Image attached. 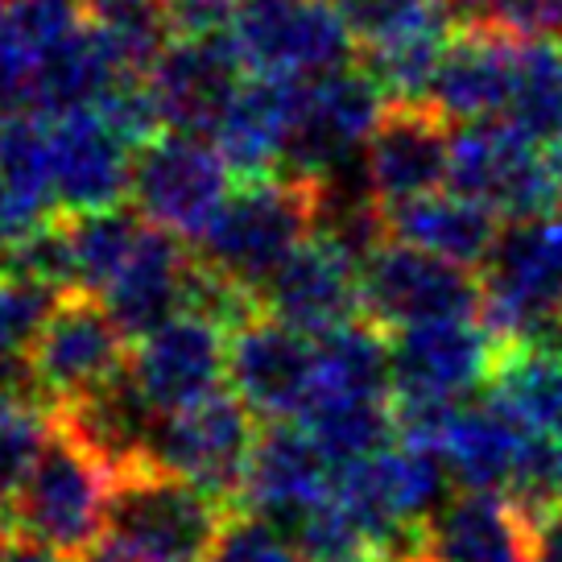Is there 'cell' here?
<instances>
[{"label":"cell","mask_w":562,"mask_h":562,"mask_svg":"<svg viewBox=\"0 0 562 562\" xmlns=\"http://www.w3.org/2000/svg\"><path fill=\"white\" fill-rule=\"evenodd\" d=\"M315 224L318 182L285 175L248 178L215 211L207 232L199 236L194 257L261 299L265 281L278 273L302 240L315 236Z\"/></svg>","instance_id":"1"},{"label":"cell","mask_w":562,"mask_h":562,"mask_svg":"<svg viewBox=\"0 0 562 562\" xmlns=\"http://www.w3.org/2000/svg\"><path fill=\"white\" fill-rule=\"evenodd\" d=\"M112 484L116 475L104 459L50 418V435L13 501V521L37 542L83 559L108 533Z\"/></svg>","instance_id":"2"},{"label":"cell","mask_w":562,"mask_h":562,"mask_svg":"<svg viewBox=\"0 0 562 562\" xmlns=\"http://www.w3.org/2000/svg\"><path fill=\"white\" fill-rule=\"evenodd\" d=\"M232 505L161 468L116 475L108 501V538L140 562H207Z\"/></svg>","instance_id":"3"},{"label":"cell","mask_w":562,"mask_h":562,"mask_svg":"<svg viewBox=\"0 0 562 562\" xmlns=\"http://www.w3.org/2000/svg\"><path fill=\"white\" fill-rule=\"evenodd\" d=\"M480 281V318L501 344H546L562 315V211L509 224Z\"/></svg>","instance_id":"4"},{"label":"cell","mask_w":562,"mask_h":562,"mask_svg":"<svg viewBox=\"0 0 562 562\" xmlns=\"http://www.w3.org/2000/svg\"><path fill=\"white\" fill-rule=\"evenodd\" d=\"M385 112L389 95L360 63L318 75V79H302L281 175L302 178V182L339 178L356 161V154L369 149Z\"/></svg>","instance_id":"5"},{"label":"cell","mask_w":562,"mask_h":562,"mask_svg":"<svg viewBox=\"0 0 562 562\" xmlns=\"http://www.w3.org/2000/svg\"><path fill=\"white\" fill-rule=\"evenodd\" d=\"M248 75L318 79L351 67L360 46L335 0H245L228 25Z\"/></svg>","instance_id":"6"},{"label":"cell","mask_w":562,"mask_h":562,"mask_svg":"<svg viewBox=\"0 0 562 562\" xmlns=\"http://www.w3.org/2000/svg\"><path fill=\"white\" fill-rule=\"evenodd\" d=\"M447 187L484 203L492 215L509 224L559 211L546 145L526 137L509 121H475L451 128Z\"/></svg>","instance_id":"7"},{"label":"cell","mask_w":562,"mask_h":562,"mask_svg":"<svg viewBox=\"0 0 562 562\" xmlns=\"http://www.w3.org/2000/svg\"><path fill=\"white\" fill-rule=\"evenodd\" d=\"M252 422L257 414L232 389H220L215 397L191 409L161 414L154 442H149V468L182 475L211 492L215 501L240 509L252 447L261 435Z\"/></svg>","instance_id":"8"},{"label":"cell","mask_w":562,"mask_h":562,"mask_svg":"<svg viewBox=\"0 0 562 562\" xmlns=\"http://www.w3.org/2000/svg\"><path fill=\"white\" fill-rule=\"evenodd\" d=\"M228 161L215 140L194 133H158L133 158V211L145 224L199 245L215 211L232 194Z\"/></svg>","instance_id":"9"},{"label":"cell","mask_w":562,"mask_h":562,"mask_svg":"<svg viewBox=\"0 0 562 562\" xmlns=\"http://www.w3.org/2000/svg\"><path fill=\"white\" fill-rule=\"evenodd\" d=\"M128 335L116 327L104 302L83 290H70L54 302L46 327L30 348L34 389L46 409L112 385L121 372H128Z\"/></svg>","instance_id":"10"},{"label":"cell","mask_w":562,"mask_h":562,"mask_svg":"<svg viewBox=\"0 0 562 562\" xmlns=\"http://www.w3.org/2000/svg\"><path fill=\"white\" fill-rule=\"evenodd\" d=\"M364 318L402 331L439 318H475L484 311V281L405 240H385L360 269Z\"/></svg>","instance_id":"11"},{"label":"cell","mask_w":562,"mask_h":562,"mask_svg":"<svg viewBox=\"0 0 562 562\" xmlns=\"http://www.w3.org/2000/svg\"><path fill=\"white\" fill-rule=\"evenodd\" d=\"M248 79L236 42L224 34H175L166 50L145 70L149 95L158 104L166 133L211 137V128L228 112L232 95Z\"/></svg>","instance_id":"12"},{"label":"cell","mask_w":562,"mask_h":562,"mask_svg":"<svg viewBox=\"0 0 562 562\" xmlns=\"http://www.w3.org/2000/svg\"><path fill=\"white\" fill-rule=\"evenodd\" d=\"M228 389L265 422H294L315 389V344L273 315L228 335Z\"/></svg>","instance_id":"13"},{"label":"cell","mask_w":562,"mask_h":562,"mask_svg":"<svg viewBox=\"0 0 562 562\" xmlns=\"http://www.w3.org/2000/svg\"><path fill=\"white\" fill-rule=\"evenodd\" d=\"M54 207L67 215L112 211L133 194L137 149L104 121V112H67L46 121Z\"/></svg>","instance_id":"14"},{"label":"cell","mask_w":562,"mask_h":562,"mask_svg":"<svg viewBox=\"0 0 562 562\" xmlns=\"http://www.w3.org/2000/svg\"><path fill=\"white\" fill-rule=\"evenodd\" d=\"M128 372L158 414L191 409L228 385V331L187 311L137 339Z\"/></svg>","instance_id":"15"},{"label":"cell","mask_w":562,"mask_h":562,"mask_svg":"<svg viewBox=\"0 0 562 562\" xmlns=\"http://www.w3.org/2000/svg\"><path fill=\"white\" fill-rule=\"evenodd\" d=\"M261 306L265 315L290 323L294 331L323 339V335L356 323V315H364L360 261L315 232L265 281Z\"/></svg>","instance_id":"16"},{"label":"cell","mask_w":562,"mask_h":562,"mask_svg":"<svg viewBox=\"0 0 562 562\" xmlns=\"http://www.w3.org/2000/svg\"><path fill=\"white\" fill-rule=\"evenodd\" d=\"M393 339V393L459 402L472 389H488L501 339L472 318H439L389 335Z\"/></svg>","instance_id":"17"},{"label":"cell","mask_w":562,"mask_h":562,"mask_svg":"<svg viewBox=\"0 0 562 562\" xmlns=\"http://www.w3.org/2000/svg\"><path fill=\"white\" fill-rule=\"evenodd\" d=\"M451 175V133L435 108L389 104L364 149V187L381 207H402L409 199L435 194Z\"/></svg>","instance_id":"18"},{"label":"cell","mask_w":562,"mask_h":562,"mask_svg":"<svg viewBox=\"0 0 562 562\" xmlns=\"http://www.w3.org/2000/svg\"><path fill=\"white\" fill-rule=\"evenodd\" d=\"M331 459L306 435V426L269 422L252 447L240 509L261 513L285 533H294V526L311 509H318L331 496Z\"/></svg>","instance_id":"19"},{"label":"cell","mask_w":562,"mask_h":562,"mask_svg":"<svg viewBox=\"0 0 562 562\" xmlns=\"http://www.w3.org/2000/svg\"><path fill=\"white\" fill-rule=\"evenodd\" d=\"M191 269L194 252L187 248L182 236L145 224L128 261L121 265V273L100 294V302L128 339H145V335H154L158 327H166L170 318L187 311Z\"/></svg>","instance_id":"20"},{"label":"cell","mask_w":562,"mask_h":562,"mask_svg":"<svg viewBox=\"0 0 562 562\" xmlns=\"http://www.w3.org/2000/svg\"><path fill=\"white\" fill-rule=\"evenodd\" d=\"M517 50L521 37L496 30H459L442 54L426 108H435L447 124L505 121L517 79Z\"/></svg>","instance_id":"21"},{"label":"cell","mask_w":562,"mask_h":562,"mask_svg":"<svg viewBox=\"0 0 562 562\" xmlns=\"http://www.w3.org/2000/svg\"><path fill=\"white\" fill-rule=\"evenodd\" d=\"M294 108H299V79L248 75L240 91L232 95L228 112L211 128V140L240 182L281 175Z\"/></svg>","instance_id":"22"},{"label":"cell","mask_w":562,"mask_h":562,"mask_svg":"<svg viewBox=\"0 0 562 562\" xmlns=\"http://www.w3.org/2000/svg\"><path fill=\"white\" fill-rule=\"evenodd\" d=\"M538 521L509 492H463L426 526L430 562H533Z\"/></svg>","instance_id":"23"},{"label":"cell","mask_w":562,"mask_h":562,"mask_svg":"<svg viewBox=\"0 0 562 562\" xmlns=\"http://www.w3.org/2000/svg\"><path fill=\"white\" fill-rule=\"evenodd\" d=\"M88 21V0H13L0 13V116H34L42 63Z\"/></svg>","instance_id":"24"},{"label":"cell","mask_w":562,"mask_h":562,"mask_svg":"<svg viewBox=\"0 0 562 562\" xmlns=\"http://www.w3.org/2000/svg\"><path fill=\"white\" fill-rule=\"evenodd\" d=\"M50 145L42 116H0V265L54 215Z\"/></svg>","instance_id":"25"},{"label":"cell","mask_w":562,"mask_h":562,"mask_svg":"<svg viewBox=\"0 0 562 562\" xmlns=\"http://www.w3.org/2000/svg\"><path fill=\"white\" fill-rule=\"evenodd\" d=\"M501 215H492L484 203H475L459 191H435L409 199L402 207H389V236L414 248H426L442 261L480 269L501 240Z\"/></svg>","instance_id":"26"},{"label":"cell","mask_w":562,"mask_h":562,"mask_svg":"<svg viewBox=\"0 0 562 562\" xmlns=\"http://www.w3.org/2000/svg\"><path fill=\"white\" fill-rule=\"evenodd\" d=\"M526 435L529 430H521L496 402L456 405L447 435L439 442V456L447 459V472L459 488L501 492L509 488L513 472H517Z\"/></svg>","instance_id":"27"},{"label":"cell","mask_w":562,"mask_h":562,"mask_svg":"<svg viewBox=\"0 0 562 562\" xmlns=\"http://www.w3.org/2000/svg\"><path fill=\"white\" fill-rule=\"evenodd\" d=\"M456 21L447 4H435L430 13L414 18L393 34L364 46V70L381 83L389 104H426L430 83L442 67V54L456 37Z\"/></svg>","instance_id":"28"},{"label":"cell","mask_w":562,"mask_h":562,"mask_svg":"<svg viewBox=\"0 0 562 562\" xmlns=\"http://www.w3.org/2000/svg\"><path fill=\"white\" fill-rule=\"evenodd\" d=\"M488 402H496L529 435L562 439V348L554 344H501L488 376Z\"/></svg>","instance_id":"29"},{"label":"cell","mask_w":562,"mask_h":562,"mask_svg":"<svg viewBox=\"0 0 562 562\" xmlns=\"http://www.w3.org/2000/svg\"><path fill=\"white\" fill-rule=\"evenodd\" d=\"M315 397L393 402V339L376 323H348L315 344Z\"/></svg>","instance_id":"30"},{"label":"cell","mask_w":562,"mask_h":562,"mask_svg":"<svg viewBox=\"0 0 562 562\" xmlns=\"http://www.w3.org/2000/svg\"><path fill=\"white\" fill-rule=\"evenodd\" d=\"M306 435L323 447V456L335 468L369 459L376 451L393 447L397 422H393V402H351V397H315L302 409Z\"/></svg>","instance_id":"31"},{"label":"cell","mask_w":562,"mask_h":562,"mask_svg":"<svg viewBox=\"0 0 562 562\" xmlns=\"http://www.w3.org/2000/svg\"><path fill=\"white\" fill-rule=\"evenodd\" d=\"M140 228H145V220H140L137 211L124 207L67 215L70 257H75V290L100 299L112 285V278L121 273V265L128 261Z\"/></svg>","instance_id":"32"},{"label":"cell","mask_w":562,"mask_h":562,"mask_svg":"<svg viewBox=\"0 0 562 562\" xmlns=\"http://www.w3.org/2000/svg\"><path fill=\"white\" fill-rule=\"evenodd\" d=\"M505 121L538 145L562 140V50L554 42H521Z\"/></svg>","instance_id":"33"},{"label":"cell","mask_w":562,"mask_h":562,"mask_svg":"<svg viewBox=\"0 0 562 562\" xmlns=\"http://www.w3.org/2000/svg\"><path fill=\"white\" fill-rule=\"evenodd\" d=\"M50 435V409L25 393H0V513H13L25 475Z\"/></svg>","instance_id":"34"},{"label":"cell","mask_w":562,"mask_h":562,"mask_svg":"<svg viewBox=\"0 0 562 562\" xmlns=\"http://www.w3.org/2000/svg\"><path fill=\"white\" fill-rule=\"evenodd\" d=\"M58 299L63 294L50 285L0 273V356L30 360V348H34L37 331L46 327Z\"/></svg>","instance_id":"35"},{"label":"cell","mask_w":562,"mask_h":562,"mask_svg":"<svg viewBox=\"0 0 562 562\" xmlns=\"http://www.w3.org/2000/svg\"><path fill=\"white\" fill-rule=\"evenodd\" d=\"M207 562H306L299 542L261 513L236 509L211 546Z\"/></svg>","instance_id":"36"},{"label":"cell","mask_w":562,"mask_h":562,"mask_svg":"<svg viewBox=\"0 0 562 562\" xmlns=\"http://www.w3.org/2000/svg\"><path fill=\"white\" fill-rule=\"evenodd\" d=\"M335 4H339L344 21L351 25L356 42L369 46L376 37H385V34H393V30L409 25V21L422 18V13H430L442 0H335Z\"/></svg>","instance_id":"37"},{"label":"cell","mask_w":562,"mask_h":562,"mask_svg":"<svg viewBox=\"0 0 562 562\" xmlns=\"http://www.w3.org/2000/svg\"><path fill=\"white\" fill-rule=\"evenodd\" d=\"M245 0H170V30L175 34H224Z\"/></svg>","instance_id":"38"},{"label":"cell","mask_w":562,"mask_h":562,"mask_svg":"<svg viewBox=\"0 0 562 562\" xmlns=\"http://www.w3.org/2000/svg\"><path fill=\"white\" fill-rule=\"evenodd\" d=\"M170 0H88L91 21H128V18H170Z\"/></svg>","instance_id":"39"},{"label":"cell","mask_w":562,"mask_h":562,"mask_svg":"<svg viewBox=\"0 0 562 562\" xmlns=\"http://www.w3.org/2000/svg\"><path fill=\"white\" fill-rule=\"evenodd\" d=\"M0 562H75V559L63 554V550H54V546L37 542L30 533H21V529H13V533L0 542Z\"/></svg>","instance_id":"40"},{"label":"cell","mask_w":562,"mask_h":562,"mask_svg":"<svg viewBox=\"0 0 562 562\" xmlns=\"http://www.w3.org/2000/svg\"><path fill=\"white\" fill-rule=\"evenodd\" d=\"M79 562H140V559H137V554H128L121 542H112V538L104 533V538L91 546V550Z\"/></svg>","instance_id":"41"},{"label":"cell","mask_w":562,"mask_h":562,"mask_svg":"<svg viewBox=\"0 0 562 562\" xmlns=\"http://www.w3.org/2000/svg\"><path fill=\"white\" fill-rule=\"evenodd\" d=\"M546 158H550V178H554V199H559V211H562V140H554V145H546Z\"/></svg>","instance_id":"42"},{"label":"cell","mask_w":562,"mask_h":562,"mask_svg":"<svg viewBox=\"0 0 562 562\" xmlns=\"http://www.w3.org/2000/svg\"><path fill=\"white\" fill-rule=\"evenodd\" d=\"M546 344H554V348H562V315H559V323H554V331H550V339Z\"/></svg>","instance_id":"43"},{"label":"cell","mask_w":562,"mask_h":562,"mask_svg":"<svg viewBox=\"0 0 562 562\" xmlns=\"http://www.w3.org/2000/svg\"><path fill=\"white\" fill-rule=\"evenodd\" d=\"M9 4H13V0H0V13H4V9H9Z\"/></svg>","instance_id":"44"},{"label":"cell","mask_w":562,"mask_h":562,"mask_svg":"<svg viewBox=\"0 0 562 562\" xmlns=\"http://www.w3.org/2000/svg\"><path fill=\"white\" fill-rule=\"evenodd\" d=\"M418 562H430V559H418Z\"/></svg>","instance_id":"45"},{"label":"cell","mask_w":562,"mask_h":562,"mask_svg":"<svg viewBox=\"0 0 562 562\" xmlns=\"http://www.w3.org/2000/svg\"><path fill=\"white\" fill-rule=\"evenodd\" d=\"M369 562H372V559H369Z\"/></svg>","instance_id":"46"}]
</instances>
